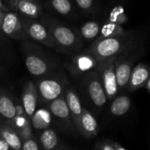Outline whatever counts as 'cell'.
<instances>
[{"instance_id":"cell-33","label":"cell","mask_w":150,"mask_h":150,"mask_svg":"<svg viewBox=\"0 0 150 150\" xmlns=\"http://www.w3.org/2000/svg\"><path fill=\"white\" fill-rule=\"evenodd\" d=\"M19 1H20V0H9L11 5L12 7H14V8H17V4H18V3Z\"/></svg>"},{"instance_id":"cell-20","label":"cell","mask_w":150,"mask_h":150,"mask_svg":"<svg viewBox=\"0 0 150 150\" xmlns=\"http://www.w3.org/2000/svg\"><path fill=\"white\" fill-rule=\"evenodd\" d=\"M40 142L42 149L45 150H53L64 148L60 142L57 134L49 127L42 131L40 135Z\"/></svg>"},{"instance_id":"cell-4","label":"cell","mask_w":150,"mask_h":150,"mask_svg":"<svg viewBox=\"0 0 150 150\" xmlns=\"http://www.w3.org/2000/svg\"><path fill=\"white\" fill-rule=\"evenodd\" d=\"M68 87V78L62 73L45 76L38 81V97L43 103H50L62 96Z\"/></svg>"},{"instance_id":"cell-21","label":"cell","mask_w":150,"mask_h":150,"mask_svg":"<svg viewBox=\"0 0 150 150\" xmlns=\"http://www.w3.org/2000/svg\"><path fill=\"white\" fill-rule=\"evenodd\" d=\"M101 25L97 21H87L82 25L79 30V33L83 40L87 41H93L95 40L100 33Z\"/></svg>"},{"instance_id":"cell-36","label":"cell","mask_w":150,"mask_h":150,"mask_svg":"<svg viewBox=\"0 0 150 150\" xmlns=\"http://www.w3.org/2000/svg\"><path fill=\"white\" fill-rule=\"evenodd\" d=\"M4 13L5 12H4V11H0V27H1V25H2V22H3V18H4Z\"/></svg>"},{"instance_id":"cell-11","label":"cell","mask_w":150,"mask_h":150,"mask_svg":"<svg viewBox=\"0 0 150 150\" xmlns=\"http://www.w3.org/2000/svg\"><path fill=\"white\" fill-rule=\"evenodd\" d=\"M64 94H65V98H66V101H67V104L70 112L73 124L78 134L79 127H80V120H81V116H82V112L83 109L80 96L78 92L76 91V89L72 87H67Z\"/></svg>"},{"instance_id":"cell-27","label":"cell","mask_w":150,"mask_h":150,"mask_svg":"<svg viewBox=\"0 0 150 150\" xmlns=\"http://www.w3.org/2000/svg\"><path fill=\"white\" fill-rule=\"evenodd\" d=\"M30 118L26 115V114H24V115H16L14 117V119L11 121V123H10L17 131L30 125L31 124V120H29ZM9 123V122H8Z\"/></svg>"},{"instance_id":"cell-2","label":"cell","mask_w":150,"mask_h":150,"mask_svg":"<svg viewBox=\"0 0 150 150\" xmlns=\"http://www.w3.org/2000/svg\"><path fill=\"white\" fill-rule=\"evenodd\" d=\"M82 87L84 97L92 110L97 113H100L105 108L108 98L104 89L102 80L98 69L86 73L82 76Z\"/></svg>"},{"instance_id":"cell-18","label":"cell","mask_w":150,"mask_h":150,"mask_svg":"<svg viewBox=\"0 0 150 150\" xmlns=\"http://www.w3.org/2000/svg\"><path fill=\"white\" fill-rule=\"evenodd\" d=\"M0 115L10 122L16 116L15 103L9 94L3 90L0 91Z\"/></svg>"},{"instance_id":"cell-3","label":"cell","mask_w":150,"mask_h":150,"mask_svg":"<svg viewBox=\"0 0 150 150\" xmlns=\"http://www.w3.org/2000/svg\"><path fill=\"white\" fill-rule=\"evenodd\" d=\"M143 54V44L141 43L120 55H119L115 60V72L117 76V82L120 92L127 90L129 78L133 69L135 65L136 61Z\"/></svg>"},{"instance_id":"cell-1","label":"cell","mask_w":150,"mask_h":150,"mask_svg":"<svg viewBox=\"0 0 150 150\" xmlns=\"http://www.w3.org/2000/svg\"><path fill=\"white\" fill-rule=\"evenodd\" d=\"M142 43L136 33L127 31L126 33L114 37H98L84 50L92 54L98 62L117 58L127 50Z\"/></svg>"},{"instance_id":"cell-34","label":"cell","mask_w":150,"mask_h":150,"mask_svg":"<svg viewBox=\"0 0 150 150\" xmlns=\"http://www.w3.org/2000/svg\"><path fill=\"white\" fill-rule=\"evenodd\" d=\"M145 88L147 89V91H148L149 94L150 95V76H149V80H148V82H147V83H146V86H145Z\"/></svg>"},{"instance_id":"cell-8","label":"cell","mask_w":150,"mask_h":150,"mask_svg":"<svg viewBox=\"0 0 150 150\" xmlns=\"http://www.w3.org/2000/svg\"><path fill=\"white\" fill-rule=\"evenodd\" d=\"M98 60L92 54L83 51L73 56L67 65L68 70L76 77H82L88 72L98 69Z\"/></svg>"},{"instance_id":"cell-5","label":"cell","mask_w":150,"mask_h":150,"mask_svg":"<svg viewBox=\"0 0 150 150\" xmlns=\"http://www.w3.org/2000/svg\"><path fill=\"white\" fill-rule=\"evenodd\" d=\"M50 30L58 47L62 50L74 52L78 51L82 47V37L80 33L66 25L53 22L49 25Z\"/></svg>"},{"instance_id":"cell-25","label":"cell","mask_w":150,"mask_h":150,"mask_svg":"<svg viewBox=\"0 0 150 150\" xmlns=\"http://www.w3.org/2000/svg\"><path fill=\"white\" fill-rule=\"evenodd\" d=\"M93 149L96 150H126L127 148L120 143L111 139H102L94 144Z\"/></svg>"},{"instance_id":"cell-6","label":"cell","mask_w":150,"mask_h":150,"mask_svg":"<svg viewBox=\"0 0 150 150\" xmlns=\"http://www.w3.org/2000/svg\"><path fill=\"white\" fill-rule=\"evenodd\" d=\"M48 109L52 116H54L57 120L58 123L66 133L70 134L74 136L78 134L72 121L70 112L65 98V94L51 101L49 103Z\"/></svg>"},{"instance_id":"cell-15","label":"cell","mask_w":150,"mask_h":150,"mask_svg":"<svg viewBox=\"0 0 150 150\" xmlns=\"http://www.w3.org/2000/svg\"><path fill=\"white\" fill-rule=\"evenodd\" d=\"M21 99L26 115L31 118L37 109V102L39 99L37 88L33 82L29 81L25 84Z\"/></svg>"},{"instance_id":"cell-14","label":"cell","mask_w":150,"mask_h":150,"mask_svg":"<svg viewBox=\"0 0 150 150\" xmlns=\"http://www.w3.org/2000/svg\"><path fill=\"white\" fill-rule=\"evenodd\" d=\"M1 28L4 33L15 39L21 37L25 30L21 20L14 12L4 13Z\"/></svg>"},{"instance_id":"cell-32","label":"cell","mask_w":150,"mask_h":150,"mask_svg":"<svg viewBox=\"0 0 150 150\" xmlns=\"http://www.w3.org/2000/svg\"><path fill=\"white\" fill-rule=\"evenodd\" d=\"M11 147L9 146V144L2 138L0 137V150H11Z\"/></svg>"},{"instance_id":"cell-29","label":"cell","mask_w":150,"mask_h":150,"mask_svg":"<svg viewBox=\"0 0 150 150\" xmlns=\"http://www.w3.org/2000/svg\"><path fill=\"white\" fill-rule=\"evenodd\" d=\"M18 133L22 140V142L33 138V129H32V124L18 130Z\"/></svg>"},{"instance_id":"cell-26","label":"cell","mask_w":150,"mask_h":150,"mask_svg":"<svg viewBox=\"0 0 150 150\" xmlns=\"http://www.w3.org/2000/svg\"><path fill=\"white\" fill-rule=\"evenodd\" d=\"M108 19L112 21V22H115L119 25H125L128 21L127 16L125 13V11H124L122 6L114 7L111 11L109 17H108Z\"/></svg>"},{"instance_id":"cell-16","label":"cell","mask_w":150,"mask_h":150,"mask_svg":"<svg viewBox=\"0 0 150 150\" xmlns=\"http://www.w3.org/2000/svg\"><path fill=\"white\" fill-rule=\"evenodd\" d=\"M0 137L9 144L11 149H21L23 142L18 131L10 123L0 122Z\"/></svg>"},{"instance_id":"cell-35","label":"cell","mask_w":150,"mask_h":150,"mask_svg":"<svg viewBox=\"0 0 150 150\" xmlns=\"http://www.w3.org/2000/svg\"><path fill=\"white\" fill-rule=\"evenodd\" d=\"M6 11H7V9L4 6L2 0H0V11H4V12H5Z\"/></svg>"},{"instance_id":"cell-31","label":"cell","mask_w":150,"mask_h":150,"mask_svg":"<svg viewBox=\"0 0 150 150\" xmlns=\"http://www.w3.org/2000/svg\"><path fill=\"white\" fill-rule=\"evenodd\" d=\"M18 101V100L15 98L14 103H15V107H16V115H24V114H26L25 112L23 104H19Z\"/></svg>"},{"instance_id":"cell-12","label":"cell","mask_w":150,"mask_h":150,"mask_svg":"<svg viewBox=\"0 0 150 150\" xmlns=\"http://www.w3.org/2000/svg\"><path fill=\"white\" fill-rule=\"evenodd\" d=\"M150 76V65L145 62H139L134 65L131 73L127 90L130 92L145 88Z\"/></svg>"},{"instance_id":"cell-22","label":"cell","mask_w":150,"mask_h":150,"mask_svg":"<svg viewBox=\"0 0 150 150\" xmlns=\"http://www.w3.org/2000/svg\"><path fill=\"white\" fill-rule=\"evenodd\" d=\"M127 32V31L123 27L122 25H119L107 18L101 25V30L98 37H102V38L114 37V36L122 35Z\"/></svg>"},{"instance_id":"cell-7","label":"cell","mask_w":150,"mask_h":150,"mask_svg":"<svg viewBox=\"0 0 150 150\" xmlns=\"http://www.w3.org/2000/svg\"><path fill=\"white\" fill-rule=\"evenodd\" d=\"M115 60L116 58L102 61L99 62L97 69L100 75L108 100H112L120 93L115 72Z\"/></svg>"},{"instance_id":"cell-37","label":"cell","mask_w":150,"mask_h":150,"mask_svg":"<svg viewBox=\"0 0 150 150\" xmlns=\"http://www.w3.org/2000/svg\"><path fill=\"white\" fill-rule=\"evenodd\" d=\"M29 1H34V0H29Z\"/></svg>"},{"instance_id":"cell-28","label":"cell","mask_w":150,"mask_h":150,"mask_svg":"<svg viewBox=\"0 0 150 150\" xmlns=\"http://www.w3.org/2000/svg\"><path fill=\"white\" fill-rule=\"evenodd\" d=\"M78 7L86 13H94L96 11V0H75Z\"/></svg>"},{"instance_id":"cell-10","label":"cell","mask_w":150,"mask_h":150,"mask_svg":"<svg viewBox=\"0 0 150 150\" xmlns=\"http://www.w3.org/2000/svg\"><path fill=\"white\" fill-rule=\"evenodd\" d=\"M25 62L30 74L36 76H45L55 68V63L53 61L36 54H28Z\"/></svg>"},{"instance_id":"cell-23","label":"cell","mask_w":150,"mask_h":150,"mask_svg":"<svg viewBox=\"0 0 150 150\" xmlns=\"http://www.w3.org/2000/svg\"><path fill=\"white\" fill-rule=\"evenodd\" d=\"M17 9L25 16L29 18H38L41 13V8L34 1L20 0L17 4Z\"/></svg>"},{"instance_id":"cell-24","label":"cell","mask_w":150,"mask_h":150,"mask_svg":"<svg viewBox=\"0 0 150 150\" xmlns=\"http://www.w3.org/2000/svg\"><path fill=\"white\" fill-rule=\"evenodd\" d=\"M52 8L59 14L68 16L73 12V5L70 0H51Z\"/></svg>"},{"instance_id":"cell-13","label":"cell","mask_w":150,"mask_h":150,"mask_svg":"<svg viewBox=\"0 0 150 150\" xmlns=\"http://www.w3.org/2000/svg\"><path fill=\"white\" fill-rule=\"evenodd\" d=\"M100 131L99 126L96 120V117L86 108L83 107L81 120L80 127L78 134L85 139H93L96 137Z\"/></svg>"},{"instance_id":"cell-9","label":"cell","mask_w":150,"mask_h":150,"mask_svg":"<svg viewBox=\"0 0 150 150\" xmlns=\"http://www.w3.org/2000/svg\"><path fill=\"white\" fill-rule=\"evenodd\" d=\"M25 33L34 40L50 47H57L56 42L48 28L40 23L25 22L23 24Z\"/></svg>"},{"instance_id":"cell-30","label":"cell","mask_w":150,"mask_h":150,"mask_svg":"<svg viewBox=\"0 0 150 150\" xmlns=\"http://www.w3.org/2000/svg\"><path fill=\"white\" fill-rule=\"evenodd\" d=\"M22 150H39L40 149V146L38 145L37 142L35 140H33V138L25 140L22 143Z\"/></svg>"},{"instance_id":"cell-17","label":"cell","mask_w":150,"mask_h":150,"mask_svg":"<svg viewBox=\"0 0 150 150\" xmlns=\"http://www.w3.org/2000/svg\"><path fill=\"white\" fill-rule=\"evenodd\" d=\"M110 112L114 117H121L127 114L131 109L132 101L128 95L120 92L111 100Z\"/></svg>"},{"instance_id":"cell-19","label":"cell","mask_w":150,"mask_h":150,"mask_svg":"<svg viewBox=\"0 0 150 150\" xmlns=\"http://www.w3.org/2000/svg\"><path fill=\"white\" fill-rule=\"evenodd\" d=\"M32 127L37 130H44L49 127L52 120V114L48 110L40 108L36 109L33 115L30 118Z\"/></svg>"}]
</instances>
